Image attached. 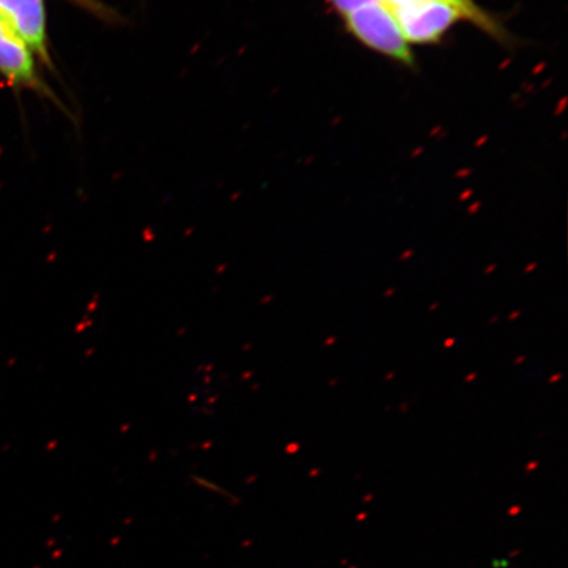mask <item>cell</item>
<instances>
[{
    "label": "cell",
    "mask_w": 568,
    "mask_h": 568,
    "mask_svg": "<svg viewBox=\"0 0 568 568\" xmlns=\"http://www.w3.org/2000/svg\"><path fill=\"white\" fill-rule=\"evenodd\" d=\"M390 7L408 44H438L460 21H468L494 39L507 42L506 30L493 16L473 12L453 0H414Z\"/></svg>",
    "instance_id": "1"
},
{
    "label": "cell",
    "mask_w": 568,
    "mask_h": 568,
    "mask_svg": "<svg viewBox=\"0 0 568 568\" xmlns=\"http://www.w3.org/2000/svg\"><path fill=\"white\" fill-rule=\"evenodd\" d=\"M345 30L362 45L406 68H415L414 52L400 30L388 0L362 7L341 17Z\"/></svg>",
    "instance_id": "2"
},
{
    "label": "cell",
    "mask_w": 568,
    "mask_h": 568,
    "mask_svg": "<svg viewBox=\"0 0 568 568\" xmlns=\"http://www.w3.org/2000/svg\"><path fill=\"white\" fill-rule=\"evenodd\" d=\"M0 16L26 42L33 55L51 65L44 0H0Z\"/></svg>",
    "instance_id": "3"
},
{
    "label": "cell",
    "mask_w": 568,
    "mask_h": 568,
    "mask_svg": "<svg viewBox=\"0 0 568 568\" xmlns=\"http://www.w3.org/2000/svg\"><path fill=\"white\" fill-rule=\"evenodd\" d=\"M0 74L18 87L44 90L36 70L31 49L2 16H0Z\"/></svg>",
    "instance_id": "4"
},
{
    "label": "cell",
    "mask_w": 568,
    "mask_h": 568,
    "mask_svg": "<svg viewBox=\"0 0 568 568\" xmlns=\"http://www.w3.org/2000/svg\"><path fill=\"white\" fill-rule=\"evenodd\" d=\"M78 7H82V9L92 13L99 19L109 20V21H118V13L110 9L109 6L99 2V0H70Z\"/></svg>",
    "instance_id": "5"
},
{
    "label": "cell",
    "mask_w": 568,
    "mask_h": 568,
    "mask_svg": "<svg viewBox=\"0 0 568 568\" xmlns=\"http://www.w3.org/2000/svg\"><path fill=\"white\" fill-rule=\"evenodd\" d=\"M332 7V10L337 12L339 17L346 16V13L362 9V7L385 2V0H326Z\"/></svg>",
    "instance_id": "6"
},
{
    "label": "cell",
    "mask_w": 568,
    "mask_h": 568,
    "mask_svg": "<svg viewBox=\"0 0 568 568\" xmlns=\"http://www.w3.org/2000/svg\"><path fill=\"white\" fill-rule=\"evenodd\" d=\"M460 6H464L465 9L470 10L473 12H485V10L480 9V7L474 2V0H453Z\"/></svg>",
    "instance_id": "7"
}]
</instances>
